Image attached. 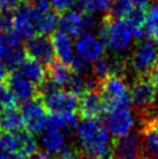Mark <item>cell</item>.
Instances as JSON below:
<instances>
[{
	"instance_id": "6da1fadb",
	"label": "cell",
	"mask_w": 158,
	"mask_h": 159,
	"mask_svg": "<svg viewBox=\"0 0 158 159\" xmlns=\"http://www.w3.org/2000/svg\"><path fill=\"white\" fill-rule=\"evenodd\" d=\"M110 136L105 124L98 119H84L77 129L79 146L87 156L110 157L114 146Z\"/></svg>"
},
{
	"instance_id": "7a4b0ae2",
	"label": "cell",
	"mask_w": 158,
	"mask_h": 159,
	"mask_svg": "<svg viewBox=\"0 0 158 159\" xmlns=\"http://www.w3.org/2000/svg\"><path fill=\"white\" fill-rule=\"evenodd\" d=\"M39 98L51 114L76 113L79 108V98L69 89L56 87L49 80H44L39 89Z\"/></svg>"
},
{
	"instance_id": "3957f363",
	"label": "cell",
	"mask_w": 158,
	"mask_h": 159,
	"mask_svg": "<svg viewBox=\"0 0 158 159\" xmlns=\"http://www.w3.org/2000/svg\"><path fill=\"white\" fill-rule=\"evenodd\" d=\"M101 39L106 48L115 53H122L127 51L132 44L134 35L130 25L126 19L114 18L107 20L101 29Z\"/></svg>"
},
{
	"instance_id": "277c9868",
	"label": "cell",
	"mask_w": 158,
	"mask_h": 159,
	"mask_svg": "<svg viewBox=\"0 0 158 159\" xmlns=\"http://www.w3.org/2000/svg\"><path fill=\"white\" fill-rule=\"evenodd\" d=\"M157 89L146 75H141L130 87L132 105L141 113L142 119L152 116L157 100Z\"/></svg>"
},
{
	"instance_id": "5b68a950",
	"label": "cell",
	"mask_w": 158,
	"mask_h": 159,
	"mask_svg": "<svg viewBox=\"0 0 158 159\" xmlns=\"http://www.w3.org/2000/svg\"><path fill=\"white\" fill-rule=\"evenodd\" d=\"M99 91L105 100L107 108L132 105L130 89L122 75H110L101 80Z\"/></svg>"
},
{
	"instance_id": "8992f818",
	"label": "cell",
	"mask_w": 158,
	"mask_h": 159,
	"mask_svg": "<svg viewBox=\"0 0 158 159\" xmlns=\"http://www.w3.org/2000/svg\"><path fill=\"white\" fill-rule=\"evenodd\" d=\"M136 119L130 106L107 108L104 114V124L116 139L132 133Z\"/></svg>"
},
{
	"instance_id": "52a82bcc",
	"label": "cell",
	"mask_w": 158,
	"mask_h": 159,
	"mask_svg": "<svg viewBox=\"0 0 158 159\" xmlns=\"http://www.w3.org/2000/svg\"><path fill=\"white\" fill-rule=\"evenodd\" d=\"M48 111L45 105L39 97L25 102L21 113L27 131L31 134L42 133L49 123Z\"/></svg>"
},
{
	"instance_id": "ba28073f",
	"label": "cell",
	"mask_w": 158,
	"mask_h": 159,
	"mask_svg": "<svg viewBox=\"0 0 158 159\" xmlns=\"http://www.w3.org/2000/svg\"><path fill=\"white\" fill-rule=\"evenodd\" d=\"M158 63V47L150 40H142L130 56V66L137 75H146Z\"/></svg>"
},
{
	"instance_id": "9c48e42d",
	"label": "cell",
	"mask_w": 158,
	"mask_h": 159,
	"mask_svg": "<svg viewBox=\"0 0 158 159\" xmlns=\"http://www.w3.org/2000/svg\"><path fill=\"white\" fill-rule=\"evenodd\" d=\"M58 27L61 28V31L71 37H78L84 33L92 31L95 28V21L90 14L70 8L63 12L61 18L58 19Z\"/></svg>"
},
{
	"instance_id": "30bf717a",
	"label": "cell",
	"mask_w": 158,
	"mask_h": 159,
	"mask_svg": "<svg viewBox=\"0 0 158 159\" xmlns=\"http://www.w3.org/2000/svg\"><path fill=\"white\" fill-rule=\"evenodd\" d=\"M0 59L9 69L19 67L25 59L22 39L12 31H0Z\"/></svg>"
},
{
	"instance_id": "8fae6325",
	"label": "cell",
	"mask_w": 158,
	"mask_h": 159,
	"mask_svg": "<svg viewBox=\"0 0 158 159\" xmlns=\"http://www.w3.org/2000/svg\"><path fill=\"white\" fill-rule=\"evenodd\" d=\"M77 57L86 63H93L104 57L106 45L101 37H98L92 31L84 33L77 37L75 42Z\"/></svg>"
},
{
	"instance_id": "7c38bea8",
	"label": "cell",
	"mask_w": 158,
	"mask_h": 159,
	"mask_svg": "<svg viewBox=\"0 0 158 159\" xmlns=\"http://www.w3.org/2000/svg\"><path fill=\"white\" fill-rule=\"evenodd\" d=\"M31 12L36 34L48 35L55 31L58 26V18L45 0H39L36 4H31Z\"/></svg>"
},
{
	"instance_id": "4fadbf2b",
	"label": "cell",
	"mask_w": 158,
	"mask_h": 159,
	"mask_svg": "<svg viewBox=\"0 0 158 159\" xmlns=\"http://www.w3.org/2000/svg\"><path fill=\"white\" fill-rule=\"evenodd\" d=\"M140 134L143 158L158 159V116L143 119Z\"/></svg>"
},
{
	"instance_id": "5bb4252c",
	"label": "cell",
	"mask_w": 158,
	"mask_h": 159,
	"mask_svg": "<svg viewBox=\"0 0 158 159\" xmlns=\"http://www.w3.org/2000/svg\"><path fill=\"white\" fill-rule=\"evenodd\" d=\"M26 52L30 58L42 63L43 65H50L56 57L53 41L47 37V35H41V34L28 39L26 44Z\"/></svg>"
},
{
	"instance_id": "9a60e30c",
	"label": "cell",
	"mask_w": 158,
	"mask_h": 159,
	"mask_svg": "<svg viewBox=\"0 0 158 159\" xmlns=\"http://www.w3.org/2000/svg\"><path fill=\"white\" fill-rule=\"evenodd\" d=\"M141 134L132 133L114 142L110 159H142Z\"/></svg>"
},
{
	"instance_id": "2e32d148",
	"label": "cell",
	"mask_w": 158,
	"mask_h": 159,
	"mask_svg": "<svg viewBox=\"0 0 158 159\" xmlns=\"http://www.w3.org/2000/svg\"><path fill=\"white\" fill-rule=\"evenodd\" d=\"M106 102L101 95L100 91L90 89L79 98L80 116L83 119H99L106 111Z\"/></svg>"
},
{
	"instance_id": "e0dca14e",
	"label": "cell",
	"mask_w": 158,
	"mask_h": 159,
	"mask_svg": "<svg viewBox=\"0 0 158 159\" xmlns=\"http://www.w3.org/2000/svg\"><path fill=\"white\" fill-rule=\"evenodd\" d=\"M7 85L14 93L15 98L20 101L26 102L39 97V89L36 87V84L23 77L19 71H13L7 77Z\"/></svg>"
},
{
	"instance_id": "ac0fdd59",
	"label": "cell",
	"mask_w": 158,
	"mask_h": 159,
	"mask_svg": "<svg viewBox=\"0 0 158 159\" xmlns=\"http://www.w3.org/2000/svg\"><path fill=\"white\" fill-rule=\"evenodd\" d=\"M13 31L21 39H30L36 35L30 4L19 6L14 12Z\"/></svg>"
},
{
	"instance_id": "d6986e66",
	"label": "cell",
	"mask_w": 158,
	"mask_h": 159,
	"mask_svg": "<svg viewBox=\"0 0 158 159\" xmlns=\"http://www.w3.org/2000/svg\"><path fill=\"white\" fill-rule=\"evenodd\" d=\"M53 45L55 50L56 57L59 59V62L71 65L77 58L76 47L71 36L63 31H58L53 36Z\"/></svg>"
},
{
	"instance_id": "ffe728a7",
	"label": "cell",
	"mask_w": 158,
	"mask_h": 159,
	"mask_svg": "<svg viewBox=\"0 0 158 159\" xmlns=\"http://www.w3.org/2000/svg\"><path fill=\"white\" fill-rule=\"evenodd\" d=\"M65 136L59 129L48 124L41 135V146L44 152L55 157L65 146Z\"/></svg>"
},
{
	"instance_id": "44dd1931",
	"label": "cell",
	"mask_w": 158,
	"mask_h": 159,
	"mask_svg": "<svg viewBox=\"0 0 158 159\" xmlns=\"http://www.w3.org/2000/svg\"><path fill=\"white\" fill-rule=\"evenodd\" d=\"M75 75L73 69L62 62H53L49 65L48 80L58 89H67Z\"/></svg>"
},
{
	"instance_id": "7402d4cb",
	"label": "cell",
	"mask_w": 158,
	"mask_h": 159,
	"mask_svg": "<svg viewBox=\"0 0 158 159\" xmlns=\"http://www.w3.org/2000/svg\"><path fill=\"white\" fill-rule=\"evenodd\" d=\"M19 72L27 79H29L36 85H41L45 80V69L42 63L37 62L33 58H25L19 65Z\"/></svg>"
},
{
	"instance_id": "603a6c76",
	"label": "cell",
	"mask_w": 158,
	"mask_h": 159,
	"mask_svg": "<svg viewBox=\"0 0 158 159\" xmlns=\"http://www.w3.org/2000/svg\"><path fill=\"white\" fill-rule=\"evenodd\" d=\"M123 67L124 65L118 59H107L102 57L93 62L92 73L95 79L101 81L107 77H109L110 75H121Z\"/></svg>"
},
{
	"instance_id": "cb8c5ba5",
	"label": "cell",
	"mask_w": 158,
	"mask_h": 159,
	"mask_svg": "<svg viewBox=\"0 0 158 159\" xmlns=\"http://www.w3.org/2000/svg\"><path fill=\"white\" fill-rule=\"evenodd\" d=\"M25 127L21 111L16 107L0 111V128L5 133H16Z\"/></svg>"
},
{
	"instance_id": "d4e9b609",
	"label": "cell",
	"mask_w": 158,
	"mask_h": 159,
	"mask_svg": "<svg viewBox=\"0 0 158 159\" xmlns=\"http://www.w3.org/2000/svg\"><path fill=\"white\" fill-rule=\"evenodd\" d=\"M48 124L59 129L64 134L76 133L77 129H78V120H77L76 113L51 114L49 116Z\"/></svg>"
},
{
	"instance_id": "484cf974",
	"label": "cell",
	"mask_w": 158,
	"mask_h": 159,
	"mask_svg": "<svg viewBox=\"0 0 158 159\" xmlns=\"http://www.w3.org/2000/svg\"><path fill=\"white\" fill-rule=\"evenodd\" d=\"M19 136V155L26 158H34L39 152V144L34 134L29 131H18Z\"/></svg>"
},
{
	"instance_id": "4316f807",
	"label": "cell",
	"mask_w": 158,
	"mask_h": 159,
	"mask_svg": "<svg viewBox=\"0 0 158 159\" xmlns=\"http://www.w3.org/2000/svg\"><path fill=\"white\" fill-rule=\"evenodd\" d=\"M77 2L84 13L97 15L108 12L112 8L114 0H77Z\"/></svg>"
},
{
	"instance_id": "83f0119b",
	"label": "cell",
	"mask_w": 158,
	"mask_h": 159,
	"mask_svg": "<svg viewBox=\"0 0 158 159\" xmlns=\"http://www.w3.org/2000/svg\"><path fill=\"white\" fill-rule=\"evenodd\" d=\"M130 25L134 35L136 39H142L145 33V13L141 9V7H135L127 18H124Z\"/></svg>"
},
{
	"instance_id": "f1b7e54d",
	"label": "cell",
	"mask_w": 158,
	"mask_h": 159,
	"mask_svg": "<svg viewBox=\"0 0 158 159\" xmlns=\"http://www.w3.org/2000/svg\"><path fill=\"white\" fill-rule=\"evenodd\" d=\"M145 13V33L152 37L158 36V4H151Z\"/></svg>"
},
{
	"instance_id": "f546056e",
	"label": "cell",
	"mask_w": 158,
	"mask_h": 159,
	"mask_svg": "<svg viewBox=\"0 0 158 159\" xmlns=\"http://www.w3.org/2000/svg\"><path fill=\"white\" fill-rule=\"evenodd\" d=\"M18 101L8 85L0 83V111L16 107Z\"/></svg>"
},
{
	"instance_id": "4dcf8cb0",
	"label": "cell",
	"mask_w": 158,
	"mask_h": 159,
	"mask_svg": "<svg viewBox=\"0 0 158 159\" xmlns=\"http://www.w3.org/2000/svg\"><path fill=\"white\" fill-rule=\"evenodd\" d=\"M135 8V6L130 4L128 0H114L112 6V12L116 18H127L128 14Z\"/></svg>"
},
{
	"instance_id": "1f68e13d",
	"label": "cell",
	"mask_w": 158,
	"mask_h": 159,
	"mask_svg": "<svg viewBox=\"0 0 158 159\" xmlns=\"http://www.w3.org/2000/svg\"><path fill=\"white\" fill-rule=\"evenodd\" d=\"M13 30V14L11 11H0V31Z\"/></svg>"
},
{
	"instance_id": "d6a6232c",
	"label": "cell",
	"mask_w": 158,
	"mask_h": 159,
	"mask_svg": "<svg viewBox=\"0 0 158 159\" xmlns=\"http://www.w3.org/2000/svg\"><path fill=\"white\" fill-rule=\"evenodd\" d=\"M75 2H77V0H50L51 7L61 12H65L67 9H70Z\"/></svg>"
},
{
	"instance_id": "836d02e7",
	"label": "cell",
	"mask_w": 158,
	"mask_h": 159,
	"mask_svg": "<svg viewBox=\"0 0 158 159\" xmlns=\"http://www.w3.org/2000/svg\"><path fill=\"white\" fill-rule=\"evenodd\" d=\"M22 0H0V11H12L18 8Z\"/></svg>"
},
{
	"instance_id": "e575fe53",
	"label": "cell",
	"mask_w": 158,
	"mask_h": 159,
	"mask_svg": "<svg viewBox=\"0 0 158 159\" xmlns=\"http://www.w3.org/2000/svg\"><path fill=\"white\" fill-rule=\"evenodd\" d=\"M0 159H33V158H26L23 156L15 155V153H9V152L0 150Z\"/></svg>"
},
{
	"instance_id": "d590c367",
	"label": "cell",
	"mask_w": 158,
	"mask_h": 159,
	"mask_svg": "<svg viewBox=\"0 0 158 159\" xmlns=\"http://www.w3.org/2000/svg\"><path fill=\"white\" fill-rule=\"evenodd\" d=\"M150 79L152 81V84L155 85L156 89L158 91V63L155 65V67L150 72Z\"/></svg>"
},
{
	"instance_id": "8d00e7d4",
	"label": "cell",
	"mask_w": 158,
	"mask_h": 159,
	"mask_svg": "<svg viewBox=\"0 0 158 159\" xmlns=\"http://www.w3.org/2000/svg\"><path fill=\"white\" fill-rule=\"evenodd\" d=\"M5 79H7V66L0 59V83H2Z\"/></svg>"
},
{
	"instance_id": "74e56055",
	"label": "cell",
	"mask_w": 158,
	"mask_h": 159,
	"mask_svg": "<svg viewBox=\"0 0 158 159\" xmlns=\"http://www.w3.org/2000/svg\"><path fill=\"white\" fill-rule=\"evenodd\" d=\"M128 1L134 5L135 7H143V6L148 4L149 0H128Z\"/></svg>"
},
{
	"instance_id": "f35d334b",
	"label": "cell",
	"mask_w": 158,
	"mask_h": 159,
	"mask_svg": "<svg viewBox=\"0 0 158 159\" xmlns=\"http://www.w3.org/2000/svg\"><path fill=\"white\" fill-rule=\"evenodd\" d=\"M84 159H107V158H104V157H97V156H87V157H85Z\"/></svg>"
},
{
	"instance_id": "ab89813d",
	"label": "cell",
	"mask_w": 158,
	"mask_h": 159,
	"mask_svg": "<svg viewBox=\"0 0 158 159\" xmlns=\"http://www.w3.org/2000/svg\"><path fill=\"white\" fill-rule=\"evenodd\" d=\"M155 41H156V44L158 45V36H157V37H156V39H155Z\"/></svg>"
},
{
	"instance_id": "60d3db41",
	"label": "cell",
	"mask_w": 158,
	"mask_h": 159,
	"mask_svg": "<svg viewBox=\"0 0 158 159\" xmlns=\"http://www.w3.org/2000/svg\"><path fill=\"white\" fill-rule=\"evenodd\" d=\"M0 131H1V128H0ZM0 137H1V133H0Z\"/></svg>"
},
{
	"instance_id": "b9f144b4",
	"label": "cell",
	"mask_w": 158,
	"mask_h": 159,
	"mask_svg": "<svg viewBox=\"0 0 158 159\" xmlns=\"http://www.w3.org/2000/svg\"><path fill=\"white\" fill-rule=\"evenodd\" d=\"M142 159H149V158H142Z\"/></svg>"
},
{
	"instance_id": "7bdbcfd3",
	"label": "cell",
	"mask_w": 158,
	"mask_h": 159,
	"mask_svg": "<svg viewBox=\"0 0 158 159\" xmlns=\"http://www.w3.org/2000/svg\"><path fill=\"white\" fill-rule=\"evenodd\" d=\"M36 1H39V0H36Z\"/></svg>"
}]
</instances>
